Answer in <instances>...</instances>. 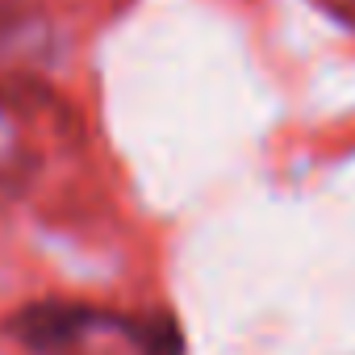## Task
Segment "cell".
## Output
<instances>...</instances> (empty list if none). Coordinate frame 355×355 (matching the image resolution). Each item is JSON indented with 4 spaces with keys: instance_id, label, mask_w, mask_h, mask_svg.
Here are the masks:
<instances>
[{
    "instance_id": "obj_1",
    "label": "cell",
    "mask_w": 355,
    "mask_h": 355,
    "mask_svg": "<svg viewBox=\"0 0 355 355\" xmlns=\"http://www.w3.org/2000/svg\"><path fill=\"white\" fill-rule=\"evenodd\" d=\"M9 334L30 355H180L171 322L84 301H30L9 318Z\"/></svg>"
}]
</instances>
